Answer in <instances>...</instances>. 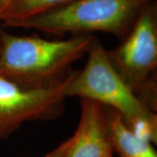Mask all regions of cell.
<instances>
[{"label": "cell", "instance_id": "obj_2", "mask_svg": "<svg viewBox=\"0 0 157 157\" xmlns=\"http://www.w3.org/2000/svg\"><path fill=\"white\" fill-rule=\"evenodd\" d=\"M147 0H74L45 14L14 24L53 35L107 33L124 37Z\"/></svg>", "mask_w": 157, "mask_h": 157}, {"label": "cell", "instance_id": "obj_5", "mask_svg": "<svg viewBox=\"0 0 157 157\" xmlns=\"http://www.w3.org/2000/svg\"><path fill=\"white\" fill-rule=\"evenodd\" d=\"M75 72L71 71L60 80L41 87L23 86L0 73V139L7 138L25 122L60 115Z\"/></svg>", "mask_w": 157, "mask_h": 157}, {"label": "cell", "instance_id": "obj_8", "mask_svg": "<svg viewBox=\"0 0 157 157\" xmlns=\"http://www.w3.org/2000/svg\"><path fill=\"white\" fill-rule=\"evenodd\" d=\"M74 0H15L1 19L6 26L45 14Z\"/></svg>", "mask_w": 157, "mask_h": 157}, {"label": "cell", "instance_id": "obj_7", "mask_svg": "<svg viewBox=\"0 0 157 157\" xmlns=\"http://www.w3.org/2000/svg\"><path fill=\"white\" fill-rule=\"evenodd\" d=\"M105 111L113 152L120 157H157L151 143L135 136L119 113L111 108Z\"/></svg>", "mask_w": 157, "mask_h": 157}, {"label": "cell", "instance_id": "obj_3", "mask_svg": "<svg viewBox=\"0 0 157 157\" xmlns=\"http://www.w3.org/2000/svg\"><path fill=\"white\" fill-rule=\"evenodd\" d=\"M86 54L85 67L75 72L68 85L67 97L96 101L119 113L125 122L155 115L126 84L113 66L107 51L95 37Z\"/></svg>", "mask_w": 157, "mask_h": 157}, {"label": "cell", "instance_id": "obj_9", "mask_svg": "<svg viewBox=\"0 0 157 157\" xmlns=\"http://www.w3.org/2000/svg\"><path fill=\"white\" fill-rule=\"evenodd\" d=\"M132 133L141 140L149 143L157 142V116L140 117L125 122Z\"/></svg>", "mask_w": 157, "mask_h": 157}, {"label": "cell", "instance_id": "obj_11", "mask_svg": "<svg viewBox=\"0 0 157 157\" xmlns=\"http://www.w3.org/2000/svg\"><path fill=\"white\" fill-rule=\"evenodd\" d=\"M15 0H0V19L6 14L7 10L13 4Z\"/></svg>", "mask_w": 157, "mask_h": 157}, {"label": "cell", "instance_id": "obj_6", "mask_svg": "<svg viewBox=\"0 0 157 157\" xmlns=\"http://www.w3.org/2000/svg\"><path fill=\"white\" fill-rule=\"evenodd\" d=\"M80 107L78 128L64 157H113L105 107L86 99Z\"/></svg>", "mask_w": 157, "mask_h": 157}, {"label": "cell", "instance_id": "obj_10", "mask_svg": "<svg viewBox=\"0 0 157 157\" xmlns=\"http://www.w3.org/2000/svg\"><path fill=\"white\" fill-rule=\"evenodd\" d=\"M71 141H72V137L67 139V140H65V141H63L61 144L57 147L54 150L48 153L44 157H64L67 151L70 144H71Z\"/></svg>", "mask_w": 157, "mask_h": 157}, {"label": "cell", "instance_id": "obj_1", "mask_svg": "<svg viewBox=\"0 0 157 157\" xmlns=\"http://www.w3.org/2000/svg\"><path fill=\"white\" fill-rule=\"evenodd\" d=\"M94 38L78 34L67 39L50 40L1 33L0 73L30 87L53 84L71 72V66L87 52Z\"/></svg>", "mask_w": 157, "mask_h": 157}, {"label": "cell", "instance_id": "obj_4", "mask_svg": "<svg viewBox=\"0 0 157 157\" xmlns=\"http://www.w3.org/2000/svg\"><path fill=\"white\" fill-rule=\"evenodd\" d=\"M126 84L152 111L156 108L157 24L154 11L141 8L121 45L107 51Z\"/></svg>", "mask_w": 157, "mask_h": 157}]
</instances>
